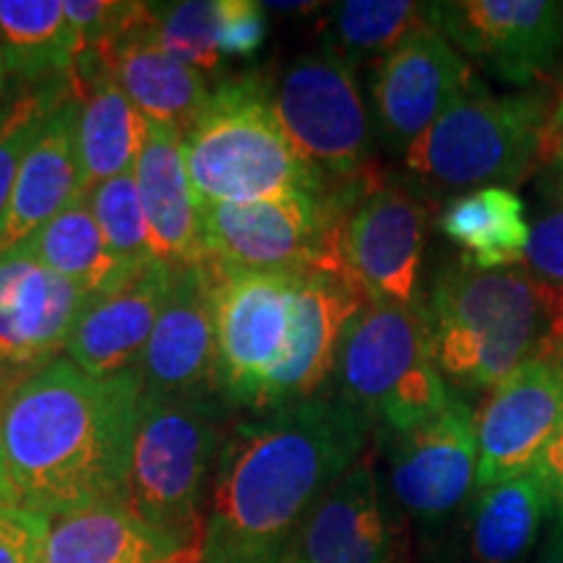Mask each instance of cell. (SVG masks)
<instances>
[{
    "mask_svg": "<svg viewBox=\"0 0 563 563\" xmlns=\"http://www.w3.org/2000/svg\"><path fill=\"white\" fill-rule=\"evenodd\" d=\"M371 420L340 394L230 428L211 481L199 563H285L323 493L365 454Z\"/></svg>",
    "mask_w": 563,
    "mask_h": 563,
    "instance_id": "6da1fadb",
    "label": "cell"
},
{
    "mask_svg": "<svg viewBox=\"0 0 563 563\" xmlns=\"http://www.w3.org/2000/svg\"><path fill=\"white\" fill-rule=\"evenodd\" d=\"M139 405L136 371L91 376L68 357L5 386L0 443L19 509L55 519L129 501Z\"/></svg>",
    "mask_w": 563,
    "mask_h": 563,
    "instance_id": "7a4b0ae2",
    "label": "cell"
},
{
    "mask_svg": "<svg viewBox=\"0 0 563 563\" xmlns=\"http://www.w3.org/2000/svg\"><path fill=\"white\" fill-rule=\"evenodd\" d=\"M217 394L253 415L321 394L363 292L336 272H238L207 262Z\"/></svg>",
    "mask_w": 563,
    "mask_h": 563,
    "instance_id": "3957f363",
    "label": "cell"
},
{
    "mask_svg": "<svg viewBox=\"0 0 563 563\" xmlns=\"http://www.w3.org/2000/svg\"><path fill=\"white\" fill-rule=\"evenodd\" d=\"M183 159L203 203H253L292 191H329L302 159L274 112V95L258 74L230 79L211 91L191 129Z\"/></svg>",
    "mask_w": 563,
    "mask_h": 563,
    "instance_id": "277c9868",
    "label": "cell"
},
{
    "mask_svg": "<svg viewBox=\"0 0 563 563\" xmlns=\"http://www.w3.org/2000/svg\"><path fill=\"white\" fill-rule=\"evenodd\" d=\"M435 368L460 389H493L548 336V313L522 266L481 272L460 264L422 300Z\"/></svg>",
    "mask_w": 563,
    "mask_h": 563,
    "instance_id": "5b68a950",
    "label": "cell"
},
{
    "mask_svg": "<svg viewBox=\"0 0 563 563\" xmlns=\"http://www.w3.org/2000/svg\"><path fill=\"white\" fill-rule=\"evenodd\" d=\"M224 412L209 397L141 391L129 504L152 530L199 561L203 506L228 439Z\"/></svg>",
    "mask_w": 563,
    "mask_h": 563,
    "instance_id": "8992f818",
    "label": "cell"
},
{
    "mask_svg": "<svg viewBox=\"0 0 563 563\" xmlns=\"http://www.w3.org/2000/svg\"><path fill=\"white\" fill-rule=\"evenodd\" d=\"M553 91L493 95L481 76L402 154L407 173L439 191L514 186L540 162Z\"/></svg>",
    "mask_w": 563,
    "mask_h": 563,
    "instance_id": "52a82bcc",
    "label": "cell"
},
{
    "mask_svg": "<svg viewBox=\"0 0 563 563\" xmlns=\"http://www.w3.org/2000/svg\"><path fill=\"white\" fill-rule=\"evenodd\" d=\"M334 394L384 433L410 431L449 405L422 302H365L342 336Z\"/></svg>",
    "mask_w": 563,
    "mask_h": 563,
    "instance_id": "ba28073f",
    "label": "cell"
},
{
    "mask_svg": "<svg viewBox=\"0 0 563 563\" xmlns=\"http://www.w3.org/2000/svg\"><path fill=\"white\" fill-rule=\"evenodd\" d=\"M347 186L253 203H203L207 262L238 272H340L336 230ZM344 277V274H342Z\"/></svg>",
    "mask_w": 563,
    "mask_h": 563,
    "instance_id": "9c48e42d",
    "label": "cell"
},
{
    "mask_svg": "<svg viewBox=\"0 0 563 563\" xmlns=\"http://www.w3.org/2000/svg\"><path fill=\"white\" fill-rule=\"evenodd\" d=\"M352 70L329 45L290 63L274 91V112L295 150L329 188L373 167V121Z\"/></svg>",
    "mask_w": 563,
    "mask_h": 563,
    "instance_id": "30bf717a",
    "label": "cell"
},
{
    "mask_svg": "<svg viewBox=\"0 0 563 563\" xmlns=\"http://www.w3.org/2000/svg\"><path fill=\"white\" fill-rule=\"evenodd\" d=\"M428 211L410 183L371 170L352 180L336 230L340 272L365 302L418 306Z\"/></svg>",
    "mask_w": 563,
    "mask_h": 563,
    "instance_id": "8fae6325",
    "label": "cell"
},
{
    "mask_svg": "<svg viewBox=\"0 0 563 563\" xmlns=\"http://www.w3.org/2000/svg\"><path fill=\"white\" fill-rule=\"evenodd\" d=\"M389 452V498L426 532L452 527L477 488L475 410L460 394L431 420L384 433Z\"/></svg>",
    "mask_w": 563,
    "mask_h": 563,
    "instance_id": "7c38bea8",
    "label": "cell"
},
{
    "mask_svg": "<svg viewBox=\"0 0 563 563\" xmlns=\"http://www.w3.org/2000/svg\"><path fill=\"white\" fill-rule=\"evenodd\" d=\"M431 26L490 76L517 87L561 66L563 3L555 0H446L428 3Z\"/></svg>",
    "mask_w": 563,
    "mask_h": 563,
    "instance_id": "4fadbf2b",
    "label": "cell"
},
{
    "mask_svg": "<svg viewBox=\"0 0 563 563\" xmlns=\"http://www.w3.org/2000/svg\"><path fill=\"white\" fill-rule=\"evenodd\" d=\"M563 428V357L540 344L475 412L477 488L540 467Z\"/></svg>",
    "mask_w": 563,
    "mask_h": 563,
    "instance_id": "5bb4252c",
    "label": "cell"
},
{
    "mask_svg": "<svg viewBox=\"0 0 563 563\" xmlns=\"http://www.w3.org/2000/svg\"><path fill=\"white\" fill-rule=\"evenodd\" d=\"M475 79L470 60L428 21L373 66L376 136L405 154Z\"/></svg>",
    "mask_w": 563,
    "mask_h": 563,
    "instance_id": "9a60e30c",
    "label": "cell"
},
{
    "mask_svg": "<svg viewBox=\"0 0 563 563\" xmlns=\"http://www.w3.org/2000/svg\"><path fill=\"white\" fill-rule=\"evenodd\" d=\"M402 555V514L363 454L313 506L285 563H399Z\"/></svg>",
    "mask_w": 563,
    "mask_h": 563,
    "instance_id": "2e32d148",
    "label": "cell"
},
{
    "mask_svg": "<svg viewBox=\"0 0 563 563\" xmlns=\"http://www.w3.org/2000/svg\"><path fill=\"white\" fill-rule=\"evenodd\" d=\"M87 300L26 251L0 253V386L58 361Z\"/></svg>",
    "mask_w": 563,
    "mask_h": 563,
    "instance_id": "e0dca14e",
    "label": "cell"
},
{
    "mask_svg": "<svg viewBox=\"0 0 563 563\" xmlns=\"http://www.w3.org/2000/svg\"><path fill=\"white\" fill-rule=\"evenodd\" d=\"M555 522L538 470L473 493L431 563H532Z\"/></svg>",
    "mask_w": 563,
    "mask_h": 563,
    "instance_id": "ac0fdd59",
    "label": "cell"
},
{
    "mask_svg": "<svg viewBox=\"0 0 563 563\" xmlns=\"http://www.w3.org/2000/svg\"><path fill=\"white\" fill-rule=\"evenodd\" d=\"M144 394L211 397L217 394L214 313L207 264L173 269L165 308L136 363Z\"/></svg>",
    "mask_w": 563,
    "mask_h": 563,
    "instance_id": "d6986e66",
    "label": "cell"
},
{
    "mask_svg": "<svg viewBox=\"0 0 563 563\" xmlns=\"http://www.w3.org/2000/svg\"><path fill=\"white\" fill-rule=\"evenodd\" d=\"M173 285V269L150 264L123 285L91 295L70 329L66 357L91 376L136 368Z\"/></svg>",
    "mask_w": 563,
    "mask_h": 563,
    "instance_id": "ffe728a7",
    "label": "cell"
},
{
    "mask_svg": "<svg viewBox=\"0 0 563 563\" xmlns=\"http://www.w3.org/2000/svg\"><path fill=\"white\" fill-rule=\"evenodd\" d=\"M89 53L102 60L150 123L173 125L186 133L211 97L207 76L175 60L154 40L152 3H144V11L121 34Z\"/></svg>",
    "mask_w": 563,
    "mask_h": 563,
    "instance_id": "44dd1931",
    "label": "cell"
},
{
    "mask_svg": "<svg viewBox=\"0 0 563 563\" xmlns=\"http://www.w3.org/2000/svg\"><path fill=\"white\" fill-rule=\"evenodd\" d=\"M133 175L157 262L170 269L207 264L203 207L183 159V133L150 123Z\"/></svg>",
    "mask_w": 563,
    "mask_h": 563,
    "instance_id": "7402d4cb",
    "label": "cell"
},
{
    "mask_svg": "<svg viewBox=\"0 0 563 563\" xmlns=\"http://www.w3.org/2000/svg\"><path fill=\"white\" fill-rule=\"evenodd\" d=\"M87 196L79 157V102L76 95L53 112L21 165L3 228L0 253L19 249L32 232Z\"/></svg>",
    "mask_w": 563,
    "mask_h": 563,
    "instance_id": "603a6c76",
    "label": "cell"
},
{
    "mask_svg": "<svg viewBox=\"0 0 563 563\" xmlns=\"http://www.w3.org/2000/svg\"><path fill=\"white\" fill-rule=\"evenodd\" d=\"M79 102V157L84 188L136 170L150 121L95 53H84L68 74Z\"/></svg>",
    "mask_w": 563,
    "mask_h": 563,
    "instance_id": "cb8c5ba5",
    "label": "cell"
},
{
    "mask_svg": "<svg viewBox=\"0 0 563 563\" xmlns=\"http://www.w3.org/2000/svg\"><path fill=\"white\" fill-rule=\"evenodd\" d=\"M165 534L152 530L129 501L100 504L51 519L37 563H186Z\"/></svg>",
    "mask_w": 563,
    "mask_h": 563,
    "instance_id": "d4e9b609",
    "label": "cell"
},
{
    "mask_svg": "<svg viewBox=\"0 0 563 563\" xmlns=\"http://www.w3.org/2000/svg\"><path fill=\"white\" fill-rule=\"evenodd\" d=\"M441 230L462 251V264L496 272L522 266L532 224L511 188L488 186L454 196L441 214Z\"/></svg>",
    "mask_w": 563,
    "mask_h": 563,
    "instance_id": "484cf974",
    "label": "cell"
},
{
    "mask_svg": "<svg viewBox=\"0 0 563 563\" xmlns=\"http://www.w3.org/2000/svg\"><path fill=\"white\" fill-rule=\"evenodd\" d=\"M19 249L37 258L45 269L79 287L89 298L123 285L125 279L141 272L125 266L110 251L87 199L74 201L60 214H55L51 222L32 232Z\"/></svg>",
    "mask_w": 563,
    "mask_h": 563,
    "instance_id": "4316f807",
    "label": "cell"
},
{
    "mask_svg": "<svg viewBox=\"0 0 563 563\" xmlns=\"http://www.w3.org/2000/svg\"><path fill=\"white\" fill-rule=\"evenodd\" d=\"M0 51L5 68L32 84L63 79L81 58L63 0H0Z\"/></svg>",
    "mask_w": 563,
    "mask_h": 563,
    "instance_id": "83f0119b",
    "label": "cell"
},
{
    "mask_svg": "<svg viewBox=\"0 0 563 563\" xmlns=\"http://www.w3.org/2000/svg\"><path fill=\"white\" fill-rule=\"evenodd\" d=\"M323 45H329L352 70L391 53L415 30L426 26L428 3L412 0H347L332 5Z\"/></svg>",
    "mask_w": 563,
    "mask_h": 563,
    "instance_id": "f1b7e54d",
    "label": "cell"
},
{
    "mask_svg": "<svg viewBox=\"0 0 563 563\" xmlns=\"http://www.w3.org/2000/svg\"><path fill=\"white\" fill-rule=\"evenodd\" d=\"M74 97L68 76L47 81L32 95L19 97L0 112V228L9 211L13 188H16L21 165L34 146V141L51 121L53 112Z\"/></svg>",
    "mask_w": 563,
    "mask_h": 563,
    "instance_id": "f546056e",
    "label": "cell"
},
{
    "mask_svg": "<svg viewBox=\"0 0 563 563\" xmlns=\"http://www.w3.org/2000/svg\"><path fill=\"white\" fill-rule=\"evenodd\" d=\"M84 199H87L91 214L100 224L110 251L125 266L139 272L144 266L157 264L150 228H146L144 207H141L136 175L125 173L118 175V178L104 180L100 186L89 188Z\"/></svg>",
    "mask_w": 563,
    "mask_h": 563,
    "instance_id": "4dcf8cb0",
    "label": "cell"
},
{
    "mask_svg": "<svg viewBox=\"0 0 563 563\" xmlns=\"http://www.w3.org/2000/svg\"><path fill=\"white\" fill-rule=\"evenodd\" d=\"M154 40L188 68L203 76L222 68L217 47V0H183V3H152Z\"/></svg>",
    "mask_w": 563,
    "mask_h": 563,
    "instance_id": "1f68e13d",
    "label": "cell"
},
{
    "mask_svg": "<svg viewBox=\"0 0 563 563\" xmlns=\"http://www.w3.org/2000/svg\"><path fill=\"white\" fill-rule=\"evenodd\" d=\"M522 269L530 277L534 292L543 302L548 313V336L543 347L559 352L563 357V201L559 199L553 209L530 230Z\"/></svg>",
    "mask_w": 563,
    "mask_h": 563,
    "instance_id": "d6a6232c",
    "label": "cell"
},
{
    "mask_svg": "<svg viewBox=\"0 0 563 563\" xmlns=\"http://www.w3.org/2000/svg\"><path fill=\"white\" fill-rule=\"evenodd\" d=\"M63 9L79 37L81 55L97 51L115 34H121L144 11V3L133 0H63Z\"/></svg>",
    "mask_w": 563,
    "mask_h": 563,
    "instance_id": "836d02e7",
    "label": "cell"
},
{
    "mask_svg": "<svg viewBox=\"0 0 563 563\" xmlns=\"http://www.w3.org/2000/svg\"><path fill=\"white\" fill-rule=\"evenodd\" d=\"M266 40V9L253 0H217V47L222 58H253Z\"/></svg>",
    "mask_w": 563,
    "mask_h": 563,
    "instance_id": "e575fe53",
    "label": "cell"
},
{
    "mask_svg": "<svg viewBox=\"0 0 563 563\" xmlns=\"http://www.w3.org/2000/svg\"><path fill=\"white\" fill-rule=\"evenodd\" d=\"M51 519L19 506L0 509V563H37Z\"/></svg>",
    "mask_w": 563,
    "mask_h": 563,
    "instance_id": "d590c367",
    "label": "cell"
},
{
    "mask_svg": "<svg viewBox=\"0 0 563 563\" xmlns=\"http://www.w3.org/2000/svg\"><path fill=\"white\" fill-rule=\"evenodd\" d=\"M540 162L563 167V81L553 89V108L545 123L543 144H540Z\"/></svg>",
    "mask_w": 563,
    "mask_h": 563,
    "instance_id": "8d00e7d4",
    "label": "cell"
},
{
    "mask_svg": "<svg viewBox=\"0 0 563 563\" xmlns=\"http://www.w3.org/2000/svg\"><path fill=\"white\" fill-rule=\"evenodd\" d=\"M540 473L545 475L548 488H551L555 525L563 527V428L551 446H548L543 462H540Z\"/></svg>",
    "mask_w": 563,
    "mask_h": 563,
    "instance_id": "74e56055",
    "label": "cell"
},
{
    "mask_svg": "<svg viewBox=\"0 0 563 563\" xmlns=\"http://www.w3.org/2000/svg\"><path fill=\"white\" fill-rule=\"evenodd\" d=\"M532 563H563V527L561 525L553 522L543 548H540V553L534 555Z\"/></svg>",
    "mask_w": 563,
    "mask_h": 563,
    "instance_id": "f35d334b",
    "label": "cell"
},
{
    "mask_svg": "<svg viewBox=\"0 0 563 563\" xmlns=\"http://www.w3.org/2000/svg\"><path fill=\"white\" fill-rule=\"evenodd\" d=\"M3 389L0 386V399H3ZM9 506H16L11 493V483H9V470H5V456H3V443H0V509H9Z\"/></svg>",
    "mask_w": 563,
    "mask_h": 563,
    "instance_id": "ab89813d",
    "label": "cell"
},
{
    "mask_svg": "<svg viewBox=\"0 0 563 563\" xmlns=\"http://www.w3.org/2000/svg\"><path fill=\"white\" fill-rule=\"evenodd\" d=\"M266 13L279 11V13H311L316 9H323L321 3H264Z\"/></svg>",
    "mask_w": 563,
    "mask_h": 563,
    "instance_id": "60d3db41",
    "label": "cell"
},
{
    "mask_svg": "<svg viewBox=\"0 0 563 563\" xmlns=\"http://www.w3.org/2000/svg\"><path fill=\"white\" fill-rule=\"evenodd\" d=\"M553 186H555V194H559V199L563 201V167H553Z\"/></svg>",
    "mask_w": 563,
    "mask_h": 563,
    "instance_id": "b9f144b4",
    "label": "cell"
},
{
    "mask_svg": "<svg viewBox=\"0 0 563 563\" xmlns=\"http://www.w3.org/2000/svg\"><path fill=\"white\" fill-rule=\"evenodd\" d=\"M5 58H3V51H0V95H3V87H5Z\"/></svg>",
    "mask_w": 563,
    "mask_h": 563,
    "instance_id": "7bdbcfd3",
    "label": "cell"
}]
</instances>
